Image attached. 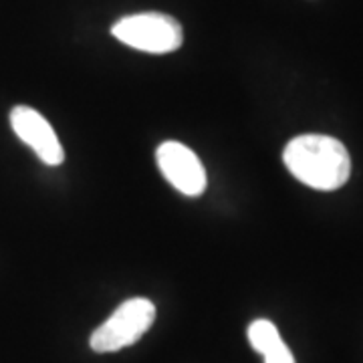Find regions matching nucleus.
<instances>
[{
	"mask_svg": "<svg viewBox=\"0 0 363 363\" xmlns=\"http://www.w3.org/2000/svg\"><path fill=\"white\" fill-rule=\"evenodd\" d=\"M283 162L289 172L313 190H339L351 176L347 147L331 135L305 133L286 143Z\"/></svg>",
	"mask_w": 363,
	"mask_h": 363,
	"instance_id": "1",
	"label": "nucleus"
},
{
	"mask_svg": "<svg viewBox=\"0 0 363 363\" xmlns=\"http://www.w3.org/2000/svg\"><path fill=\"white\" fill-rule=\"evenodd\" d=\"M156 305L150 298H128L117 307L113 315L99 325L89 339L95 353H113L130 347L143 337V333L154 325Z\"/></svg>",
	"mask_w": 363,
	"mask_h": 363,
	"instance_id": "2",
	"label": "nucleus"
},
{
	"mask_svg": "<svg viewBox=\"0 0 363 363\" xmlns=\"http://www.w3.org/2000/svg\"><path fill=\"white\" fill-rule=\"evenodd\" d=\"M113 37L128 45L152 55H166L178 51L184 43V30L176 18L162 13L131 14L117 21L111 28Z\"/></svg>",
	"mask_w": 363,
	"mask_h": 363,
	"instance_id": "3",
	"label": "nucleus"
},
{
	"mask_svg": "<svg viewBox=\"0 0 363 363\" xmlns=\"http://www.w3.org/2000/svg\"><path fill=\"white\" fill-rule=\"evenodd\" d=\"M156 160L162 176L184 196L196 198L206 190V169L188 145L164 142L157 147Z\"/></svg>",
	"mask_w": 363,
	"mask_h": 363,
	"instance_id": "4",
	"label": "nucleus"
},
{
	"mask_svg": "<svg viewBox=\"0 0 363 363\" xmlns=\"http://www.w3.org/2000/svg\"><path fill=\"white\" fill-rule=\"evenodd\" d=\"M11 125L13 131L25 142L43 164L47 166H61L65 160L63 145L59 142L57 133L51 128V123L40 116L37 109L26 107V105H16L11 111Z\"/></svg>",
	"mask_w": 363,
	"mask_h": 363,
	"instance_id": "5",
	"label": "nucleus"
},
{
	"mask_svg": "<svg viewBox=\"0 0 363 363\" xmlns=\"http://www.w3.org/2000/svg\"><path fill=\"white\" fill-rule=\"evenodd\" d=\"M248 341H250L252 350L259 351L262 355L264 351H269L272 345H277L281 341V335H279V329L269 319H257L248 327Z\"/></svg>",
	"mask_w": 363,
	"mask_h": 363,
	"instance_id": "6",
	"label": "nucleus"
},
{
	"mask_svg": "<svg viewBox=\"0 0 363 363\" xmlns=\"http://www.w3.org/2000/svg\"><path fill=\"white\" fill-rule=\"evenodd\" d=\"M262 357H264V363H295V357L283 339L277 345H272L269 351H264Z\"/></svg>",
	"mask_w": 363,
	"mask_h": 363,
	"instance_id": "7",
	"label": "nucleus"
}]
</instances>
